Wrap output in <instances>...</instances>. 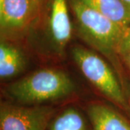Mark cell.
<instances>
[{"label":"cell","mask_w":130,"mask_h":130,"mask_svg":"<svg viewBox=\"0 0 130 130\" xmlns=\"http://www.w3.org/2000/svg\"><path fill=\"white\" fill-rule=\"evenodd\" d=\"M74 89L73 82L64 72L43 69L10 84L7 93L18 102L32 105L60 99Z\"/></svg>","instance_id":"cell-1"},{"label":"cell","mask_w":130,"mask_h":130,"mask_svg":"<svg viewBox=\"0 0 130 130\" xmlns=\"http://www.w3.org/2000/svg\"><path fill=\"white\" fill-rule=\"evenodd\" d=\"M70 5L84 39L106 55L117 53L126 29L79 0H70Z\"/></svg>","instance_id":"cell-2"},{"label":"cell","mask_w":130,"mask_h":130,"mask_svg":"<svg viewBox=\"0 0 130 130\" xmlns=\"http://www.w3.org/2000/svg\"><path fill=\"white\" fill-rule=\"evenodd\" d=\"M72 54L85 78L111 102L122 108L128 105L121 85L111 67L97 54L83 47H74Z\"/></svg>","instance_id":"cell-3"},{"label":"cell","mask_w":130,"mask_h":130,"mask_svg":"<svg viewBox=\"0 0 130 130\" xmlns=\"http://www.w3.org/2000/svg\"><path fill=\"white\" fill-rule=\"evenodd\" d=\"M52 113L48 106L2 105L0 130H46Z\"/></svg>","instance_id":"cell-4"},{"label":"cell","mask_w":130,"mask_h":130,"mask_svg":"<svg viewBox=\"0 0 130 130\" xmlns=\"http://www.w3.org/2000/svg\"><path fill=\"white\" fill-rule=\"evenodd\" d=\"M49 33L56 48L61 51L70 41L72 23L67 0H52L48 20Z\"/></svg>","instance_id":"cell-5"},{"label":"cell","mask_w":130,"mask_h":130,"mask_svg":"<svg viewBox=\"0 0 130 130\" xmlns=\"http://www.w3.org/2000/svg\"><path fill=\"white\" fill-rule=\"evenodd\" d=\"M35 7L33 0H0L1 29L20 30L28 23Z\"/></svg>","instance_id":"cell-6"},{"label":"cell","mask_w":130,"mask_h":130,"mask_svg":"<svg viewBox=\"0 0 130 130\" xmlns=\"http://www.w3.org/2000/svg\"><path fill=\"white\" fill-rule=\"evenodd\" d=\"M93 130H130V121L111 108L93 103L88 108Z\"/></svg>","instance_id":"cell-7"},{"label":"cell","mask_w":130,"mask_h":130,"mask_svg":"<svg viewBox=\"0 0 130 130\" xmlns=\"http://www.w3.org/2000/svg\"><path fill=\"white\" fill-rule=\"evenodd\" d=\"M121 28L130 27V7L121 0H79Z\"/></svg>","instance_id":"cell-8"},{"label":"cell","mask_w":130,"mask_h":130,"mask_svg":"<svg viewBox=\"0 0 130 130\" xmlns=\"http://www.w3.org/2000/svg\"><path fill=\"white\" fill-rule=\"evenodd\" d=\"M25 64L23 54L14 46L2 42L0 44V77L10 78L23 70Z\"/></svg>","instance_id":"cell-9"},{"label":"cell","mask_w":130,"mask_h":130,"mask_svg":"<svg viewBox=\"0 0 130 130\" xmlns=\"http://www.w3.org/2000/svg\"><path fill=\"white\" fill-rule=\"evenodd\" d=\"M49 130H87L83 116L74 108L65 109L54 119Z\"/></svg>","instance_id":"cell-10"},{"label":"cell","mask_w":130,"mask_h":130,"mask_svg":"<svg viewBox=\"0 0 130 130\" xmlns=\"http://www.w3.org/2000/svg\"><path fill=\"white\" fill-rule=\"evenodd\" d=\"M117 54L121 56L130 72V27L126 28L124 32Z\"/></svg>","instance_id":"cell-11"},{"label":"cell","mask_w":130,"mask_h":130,"mask_svg":"<svg viewBox=\"0 0 130 130\" xmlns=\"http://www.w3.org/2000/svg\"><path fill=\"white\" fill-rule=\"evenodd\" d=\"M121 1L130 7V0H121Z\"/></svg>","instance_id":"cell-12"},{"label":"cell","mask_w":130,"mask_h":130,"mask_svg":"<svg viewBox=\"0 0 130 130\" xmlns=\"http://www.w3.org/2000/svg\"><path fill=\"white\" fill-rule=\"evenodd\" d=\"M41 0H33L34 3L36 5V7H38V5H39V3L41 2Z\"/></svg>","instance_id":"cell-13"},{"label":"cell","mask_w":130,"mask_h":130,"mask_svg":"<svg viewBox=\"0 0 130 130\" xmlns=\"http://www.w3.org/2000/svg\"><path fill=\"white\" fill-rule=\"evenodd\" d=\"M129 111H130V99H129Z\"/></svg>","instance_id":"cell-14"}]
</instances>
